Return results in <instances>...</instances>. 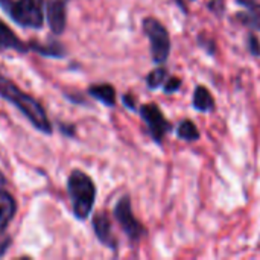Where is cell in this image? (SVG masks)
I'll return each mask as SVG.
<instances>
[{"label": "cell", "instance_id": "6da1fadb", "mask_svg": "<svg viewBox=\"0 0 260 260\" xmlns=\"http://www.w3.org/2000/svg\"><path fill=\"white\" fill-rule=\"evenodd\" d=\"M0 98L12 104L30 122V125L37 131L46 136H50L53 133L52 123L47 117L44 107L35 98L21 91L12 81H9L2 73H0Z\"/></svg>", "mask_w": 260, "mask_h": 260}, {"label": "cell", "instance_id": "7a4b0ae2", "mask_svg": "<svg viewBox=\"0 0 260 260\" xmlns=\"http://www.w3.org/2000/svg\"><path fill=\"white\" fill-rule=\"evenodd\" d=\"M67 192L70 197L73 216L78 221H85L91 215L96 201L94 181L84 171L73 169L67 178Z\"/></svg>", "mask_w": 260, "mask_h": 260}, {"label": "cell", "instance_id": "3957f363", "mask_svg": "<svg viewBox=\"0 0 260 260\" xmlns=\"http://www.w3.org/2000/svg\"><path fill=\"white\" fill-rule=\"evenodd\" d=\"M44 8L46 0H15L6 14L20 27L41 29L46 20Z\"/></svg>", "mask_w": 260, "mask_h": 260}, {"label": "cell", "instance_id": "277c9868", "mask_svg": "<svg viewBox=\"0 0 260 260\" xmlns=\"http://www.w3.org/2000/svg\"><path fill=\"white\" fill-rule=\"evenodd\" d=\"M143 32L149 40L152 61L165 64L171 53V37L166 26L155 17H146L143 20Z\"/></svg>", "mask_w": 260, "mask_h": 260}, {"label": "cell", "instance_id": "5b68a950", "mask_svg": "<svg viewBox=\"0 0 260 260\" xmlns=\"http://www.w3.org/2000/svg\"><path fill=\"white\" fill-rule=\"evenodd\" d=\"M113 215L116 221L119 222L123 233L128 236L131 242H139L143 236H146V229L142 225V222L134 216L133 207H131V198L128 195L122 197L113 210Z\"/></svg>", "mask_w": 260, "mask_h": 260}, {"label": "cell", "instance_id": "8992f818", "mask_svg": "<svg viewBox=\"0 0 260 260\" xmlns=\"http://www.w3.org/2000/svg\"><path fill=\"white\" fill-rule=\"evenodd\" d=\"M139 114L143 119V122L146 123L148 131H149L152 140L157 145H161L165 136L172 129V125L165 117V114L161 113L158 105H155V104H145V105H142L139 108Z\"/></svg>", "mask_w": 260, "mask_h": 260}, {"label": "cell", "instance_id": "52a82bcc", "mask_svg": "<svg viewBox=\"0 0 260 260\" xmlns=\"http://www.w3.org/2000/svg\"><path fill=\"white\" fill-rule=\"evenodd\" d=\"M67 3L69 0H46V20L52 34L61 35L67 24Z\"/></svg>", "mask_w": 260, "mask_h": 260}, {"label": "cell", "instance_id": "ba28073f", "mask_svg": "<svg viewBox=\"0 0 260 260\" xmlns=\"http://www.w3.org/2000/svg\"><path fill=\"white\" fill-rule=\"evenodd\" d=\"M93 232L98 238V241L105 245L107 248L117 251V241L113 236V229H111V221L108 218V215L105 212L96 213L93 216Z\"/></svg>", "mask_w": 260, "mask_h": 260}, {"label": "cell", "instance_id": "9c48e42d", "mask_svg": "<svg viewBox=\"0 0 260 260\" xmlns=\"http://www.w3.org/2000/svg\"><path fill=\"white\" fill-rule=\"evenodd\" d=\"M3 50H15L18 53H26L29 52V44L23 43L17 34L3 21L0 20V52Z\"/></svg>", "mask_w": 260, "mask_h": 260}, {"label": "cell", "instance_id": "30bf717a", "mask_svg": "<svg viewBox=\"0 0 260 260\" xmlns=\"http://www.w3.org/2000/svg\"><path fill=\"white\" fill-rule=\"evenodd\" d=\"M15 213H17L15 198L8 190L0 187V236L6 232Z\"/></svg>", "mask_w": 260, "mask_h": 260}, {"label": "cell", "instance_id": "8fae6325", "mask_svg": "<svg viewBox=\"0 0 260 260\" xmlns=\"http://www.w3.org/2000/svg\"><path fill=\"white\" fill-rule=\"evenodd\" d=\"M29 49L35 50L38 55L49 56V58H64L66 56V47L55 40H49L46 43H38V41H29Z\"/></svg>", "mask_w": 260, "mask_h": 260}, {"label": "cell", "instance_id": "7c38bea8", "mask_svg": "<svg viewBox=\"0 0 260 260\" xmlns=\"http://www.w3.org/2000/svg\"><path fill=\"white\" fill-rule=\"evenodd\" d=\"M88 94L96 101L102 102L105 107L116 105V90L111 84H96L88 88Z\"/></svg>", "mask_w": 260, "mask_h": 260}, {"label": "cell", "instance_id": "4fadbf2b", "mask_svg": "<svg viewBox=\"0 0 260 260\" xmlns=\"http://www.w3.org/2000/svg\"><path fill=\"white\" fill-rule=\"evenodd\" d=\"M233 17L239 24H242L248 29L260 30V3H256L251 8H247L245 11L235 14Z\"/></svg>", "mask_w": 260, "mask_h": 260}, {"label": "cell", "instance_id": "5bb4252c", "mask_svg": "<svg viewBox=\"0 0 260 260\" xmlns=\"http://www.w3.org/2000/svg\"><path fill=\"white\" fill-rule=\"evenodd\" d=\"M193 108L203 113L212 111L215 108V99L204 85H198L193 91Z\"/></svg>", "mask_w": 260, "mask_h": 260}, {"label": "cell", "instance_id": "9a60e30c", "mask_svg": "<svg viewBox=\"0 0 260 260\" xmlns=\"http://www.w3.org/2000/svg\"><path fill=\"white\" fill-rule=\"evenodd\" d=\"M177 136L180 139H183V140H187V142H197L201 137L197 125L190 119H184V120H181L178 123V126H177Z\"/></svg>", "mask_w": 260, "mask_h": 260}, {"label": "cell", "instance_id": "2e32d148", "mask_svg": "<svg viewBox=\"0 0 260 260\" xmlns=\"http://www.w3.org/2000/svg\"><path fill=\"white\" fill-rule=\"evenodd\" d=\"M166 76H168V69L160 66L154 70H151L146 75V85L149 90H157L158 87L163 85V82H166Z\"/></svg>", "mask_w": 260, "mask_h": 260}, {"label": "cell", "instance_id": "e0dca14e", "mask_svg": "<svg viewBox=\"0 0 260 260\" xmlns=\"http://www.w3.org/2000/svg\"><path fill=\"white\" fill-rule=\"evenodd\" d=\"M181 79L180 78H177V76H171L168 81H166V84H165V93H168V94H171V93H175V91H178L180 88H181Z\"/></svg>", "mask_w": 260, "mask_h": 260}, {"label": "cell", "instance_id": "ac0fdd59", "mask_svg": "<svg viewBox=\"0 0 260 260\" xmlns=\"http://www.w3.org/2000/svg\"><path fill=\"white\" fill-rule=\"evenodd\" d=\"M248 50L253 56H260V41L254 34L248 35Z\"/></svg>", "mask_w": 260, "mask_h": 260}, {"label": "cell", "instance_id": "d6986e66", "mask_svg": "<svg viewBox=\"0 0 260 260\" xmlns=\"http://www.w3.org/2000/svg\"><path fill=\"white\" fill-rule=\"evenodd\" d=\"M198 44L201 46V47H204L206 49V52L209 53V55H215V41L213 40H204V35H200L198 37Z\"/></svg>", "mask_w": 260, "mask_h": 260}, {"label": "cell", "instance_id": "ffe728a7", "mask_svg": "<svg viewBox=\"0 0 260 260\" xmlns=\"http://www.w3.org/2000/svg\"><path fill=\"white\" fill-rule=\"evenodd\" d=\"M122 102L126 108H129L131 111H137V107H136V99L133 98V94H123L122 96Z\"/></svg>", "mask_w": 260, "mask_h": 260}, {"label": "cell", "instance_id": "44dd1931", "mask_svg": "<svg viewBox=\"0 0 260 260\" xmlns=\"http://www.w3.org/2000/svg\"><path fill=\"white\" fill-rule=\"evenodd\" d=\"M209 9L215 11L218 15L222 14V9H224V5H222V0H212L209 2Z\"/></svg>", "mask_w": 260, "mask_h": 260}, {"label": "cell", "instance_id": "7402d4cb", "mask_svg": "<svg viewBox=\"0 0 260 260\" xmlns=\"http://www.w3.org/2000/svg\"><path fill=\"white\" fill-rule=\"evenodd\" d=\"M59 131L67 136V137H72L75 136V126L73 125H64V123H59Z\"/></svg>", "mask_w": 260, "mask_h": 260}, {"label": "cell", "instance_id": "603a6c76", "mask_svg": "<svg viewBox=\"0 0 260 260\" xmlns=\"http://www.w3.org/2000/svg\"><path fill=\"white\" fill-rule=\"evenodd\" d=\"M12 244V239L11 238H5V239H2V242H0V257H3L5 256V253L8 251V248H9V245Z\"/></svg>", "mask_w": 260, "mask_h": 260}, {"label": "cell", "instance_id": "cb8c5ba5", "mask_svg": "<svg viewBox=\"0 0 260 260\" xmlns=\"http://www.w3.org/2000/svg\"><path fill=\"white\" fill-rule=\"evenodd\" d=\"M236 2H238V5H241V6H244V8H251L253 5L257 3L256 0H236Z\"/></svg>", "mask_w": 260, "mask_h": 260}, {"label": "cell", "instance_id": "d4e9b609", "mask_svg": "<svg viewBox=\"0 0 260 260\" xmlns=\"http://www.w3.org/2000/svg\"><path fill=\"white\" fill-rule=\"evenodd\" d=\"M175 2H177V5H178V6L181 8V11H183V12H187V8H186V2H184V0H175Z\"/></svg>", "mask_w": 260, "mask_h": 260}]
</instances>
